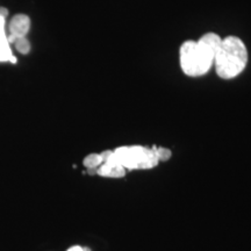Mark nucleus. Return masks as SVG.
Returning <instances> with one entry per match:
<instances>
[{"instance_id":"nucleus-1","label":"nucleus","mask_w":251,"mask_h":251,"mask_svg":"<svg viewBox=\"0 0 251 251\" xmlns=\"http://www.w3.org/2000/svg\"><path fill=\"white\" fill-rule=\"evenodd\" d=\"M248 50L243 41L236 36L222 39L221 47L215 56L216 74L222 79H233L247 67Z\"/></svg>"},{"instance_id":"nucleus-2","label":"nucleus","mask_w":251,"mask_h":251,"mask_svg":"<svg viewBox=\"0 0 251 251\" xmlns=\"http://www.w3.org/2000/svg\"><path fill=\"white\" fill-rule=\"evenodd\" d=\"M102 163L109 164H119L128 169H151L157 165V158L155 148L148 149L144 147H121L115 151H107L100 153Z\"/></svg>"},{"instance_id":"nucleus-3","label":"nucleus","mask_w":251,"mask_h":251,"mask_svg":"<svg viewBox=\"0 0 251 251\" xmlns=\"http://www.w3.org/2000/svg\"><path fill=\"white\" fill-rule=\"evenodd\" d=\"M213 64L214 58L207 54L196 41H186L180 47V65L186 76H203Z\"/></svg>"},{"instance_id":"nucleus-4","label":"nucleus","mask_w":251,"mask_h":251,"mask_svg":"<svg viewBox=\"0 0 251 251\" xmlns=\"http://www.w3.org/2000/svg\"><path fill=\"white\" fill-rule=\"evenodd\" d=\"M30 29V19L25 14H17L11 19L8 25L9 35L7 36V41L13 43L17 39L20 37H26Z\"/></svg>"},{"instance_id":"nucleus-5","label":"nucleus","mask_w":251,"mask_h":251,"mask_svg":"<svg viewBox=\"0 0 251 251\" xmlns=\"http://www.w3.org/2000/svg\"><path fill=\"white\" fill-rule=\"evenodd\" d=\"M222 39L215 33H207L201 39L198 41V45L205 50L208 55H211L215 59V56L218 54L220 47H221Z\"/></svg>"},{"instance_id":"nucleus-6","label":"nucleus","mask_w":251,"mask_h":251,"mask_svg":"<svg viewBox=\"0 0 251 251\" xmlns=\"http://www.w3.org/2000/svg\"><path fill=\"white\" fill-rule=\"evenodd\" d=\"M15 62V57L12 55L11 47L5 34V17L0 14V62Z\"/></svg>"},{"instance_id":"nucleus-7","label":"nucleus","mask_w":251,"mask_h":251,"mask_svg":"<svg viewBox=\"0 0 251 251\" xmlns=\"http://www.w3.org/2000/svg\"><path fill=\"white\" fill-rule=\"evenodd\" d=\"M97 174L102 177L120 178L126 175V169L119 164H109V163H102L98 168Z\"/></svg>"},{"instance_id":"nucleus-8","label":"nucleus","mask_w":251,"mask_h":251,"mask_svg":"<svg viewBox=\"0 0 251 251\" xmlns=\"http://www.w3.org/2000/svg\"><path fill=\"white\" fill-rule=\"evenodd\" d=\"M101 164H102L101 155H97V153L89 155L87 157H85V159H84V165H85L87 169H98Z\"/></svg>"},{"instance_id":"nucleus-9","label":"nucleus","mask_w":251,"mask_h":251,"mask_svg":"<svg viewBox=\"0 0 251 251\" xmlns=\"http://www.w3.org/2000/svg\"><path fill=\"white\" fill-rule=\"evenodd\" d=\"M13 45L15 46V49L18 50L20 54L23 55H27L28 52L30 51V43L26 37H20V39H17L13 42Z\"/></svg>"},{"instance_id":"nucleus-10","label":"nucleus","mask_w":251,"mask_h":251,"mask_svg":"<svg viewBox=\"0 0 251 251\" xmlns=\"http://www.w3.org/2000/svg\"><path fill=\"white\" fill-rule=\"evenodd\" d=\"M155 151H156V155H157V158H158V161L165 162L171 157V151L166 148H155Z\"/></svg>"},{"instance_id":"nucleus-11","label":"nucleus","mask_w":251,"mask_h":251,"mask_svg":"<svg viewBox=\"0 0 251 251\" xmlns=\"http://www.w3.org/2000/svg\"><path fill=\"white\" fill-rule=\"evenodd\" d=\"M68 251H85V250H84L83 248H80V247H72Z\"/></svg>"}]
</instances>
